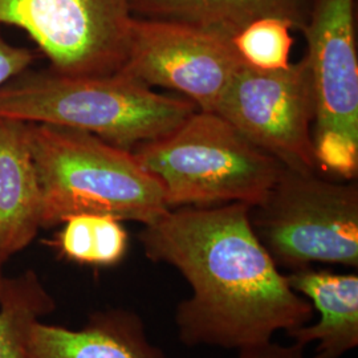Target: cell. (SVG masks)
<instances>
[{
    "label": "cell",
    "instance_id": "cell-17",
    "mask_svg": "<svg viewBox=\"0 0 358 358\" xmlns=\"http://www.w3.org/2000/svg\"><path fill=\"white\" fill-rule=\"evenodd\" d=\"M35 55L23 47H16L0 35V88L13 77L23 73L34 63Z\"/></svg>",
    "mask_w": 358,
    "mask_h": 358
},
{
    "label": "cell",
    "instance_id": "cell-13",
    "mask_svg": "<svg viewBox=\"0 0 358 358\" xmlns=\"http://www.w3.org/2000/svg\"><path fill=\"white\" fill-rule=\"evenodd\" d=\"M316 0H130L138 17L164 19L222 34L232 38L263 17H278L301 31Z\"/></svg>",
    "mask_w": 358,
    "mask_h": 358
},
{
    "label": "cell",
    "instance_id": "cell-11",
    "mask_svg": "<svg viewBox=\"0 0 358 358\" xmlns=\"http://www.w3.org/2000/svg\"><path fill=\"white\" fill-rule=\"evenodd\" d=\"M41 229V192L28 124L0 115V256L6 263Z\"/></svg>",
    "mask_w": 358,
    "mask_h": 358
},
{
    "label": "cell",
    "instance_id": "cell-3",
    "mask_svg": "<svg viewBox=\"0 0 358 358\" xmlns=\"http://www.w3.org/2000/svg\"><path fill=\"white\" fill-rule=\"evenodd\" d=\"M198 110L122 72L106 76L38 75L0 88V115L76 129L127 150L164 137Z\"/></svg>",
    "mask_w": 358,
    "mask_h": 358
},
{
    "label": "cell",
    "instance_id": "cell-15",
    "mask_svg": "<svg viewBox=\"0 0 358 358\" xmlns=\"http://www.w3.org/2000/svg\"><path fill=\"white\" fill-rule=\"evenodd\" d=\"M53 308V299L34 272L4 278L0 292V358H28L29 327Z\"/></svg>",
    "mask_w": 358,
    "mask_h": 358
},
{
    "label": "cell",
    "instance_id": "cell-6",
    "mask_svg": "<svg viewBox=\"0 0 358 358\" xmlns=\"http://www.w3.org/2000/svg\"><path fill=\"white\" fill-rule=\"evenodd\" d=\"M301 32L313 85L317 169L353 180L358 174L356 0H316Z\"/></svg>",
    "mask_w": 358,
    "mask_h": 358
},
{
    "label": "cell",
    "instance_id": "cell-1",
    "mask_svg": "<svg viewBox=\"0 0 358 358\" xmlns=\"http://www.w3.org/2000/svg\"><path fill=\"white\" fill-rule=\"evenodd\" d=\"M250 207L170 208L143 226L145 255L174 267L192 288L174 317L185 345L242 350L313 316L312 304L294 292L257 239Z\"/></svg>",
    "mask_w": 358,
    "mask_h": 358
},
{
    "label": "cell",
    "instance_id": "cell-14",
    "mask_svg": "<svg viewBox=\"0 0 358 358\" xmlns=\"http://www.w3.org/2000/svg\"><path fill=\"white\" fill-rule=\"evenodd\" d=\"M53 245L66 260L94 267H112L122 262L129 234L122 222L109 215L80 214L68 217Z\"/></svg>",
    "mask_w": 358,
    "mask_h": 358
},
{
    "label": "cell",
    "instance_id": "cell-4",
    "mask_svg": "<svg viewBox=\"0 0 358 358\" xmlns=\"http://www.w3.org/2000/svg\"><path fill=\"white\" fill-rule=\"evenodd\" d=\"M131 152L162 183L170 208L259 205L284 170L222 115L201 109Z\"/></svg>",
    "mask_w": 358,
    "mask_h": 358
},
{
    "label": "cell",
    "instance_id": "cell-9",
    "mask_svg": "<svg viewBox=\"0 0 358 358\" xmlns=\"http://www.w3.org/2000/svg\"><path fill=\"white\" fill-rule=\"evenodd\" d=\"M245 64L232 40L203 28L134 16L120 72L148 87L177 90L214 112L231 78Z\"/></svg>",
    "mask_w": 358,
    "mask_h": 358
},
{
    "label": "cell",
    "instance_id": "cell-16",
    "mask_svg": "<svg viewBox=\"0 0 358 358\" xmlns=\"http://www.w3.org/2000/svg\"><path fill=\"white\" fill-rule=\"evenodd\" d=\"M292 26L278 17H263L241 29L232 40L245 64L259 69H282L289 65L294 45Z\"/></svg>",
    "mask_w": 358,
    "mask_h": 358
},
{
    "label": "cell",
    "instance_id": "cell-18",
    "mask_svg": "<svg viewBox=\"0 0 358 358\" xmlns=\"http://www.w3.org/2000/svg\"><path fill=\"white\" fill-rule=\"evenodd\" d=\"M238 358H307L306 346L292 343L282 345L273 341L239 350Z\"/></svg>",
    "mask_w": 358,
    "mask_h": 358
},
{
    "label": "cell",
    "instance_id": "cell-12",
    "mask_svg": "<svg viewBox=\"0 0 358 358\" xmlns=\"http://www.w3.org/2000/svg\"><path fill=\"white\" fill-rule=\"evenodd\" d=\"M294 292L306 297L320 315L287 334L301 346L316 343L313 358H341L358 346V275L313 267L285 275Z\"/></svg>",
    "mask_w": 358,
    "mask_h": 358
},
{
    "label": "cell",
    "instance_id": "cell-5",
    "mask_svg": "<svg viewBox=\"0 0 358 358\" xmlns=\"http://www.w3.org/2000/svg\"><path fill=\"white\" fill-rule=\"evenodd\" d=\"M257 239L279 268L315 263L358 267V186L285 169L250 207Z\"/></svg>",
    "mask_w": 358,
    "mask_h": 358
},
{
    "label": "cell",
    "instance_id": "cell-19",
    "mask_svg": "<svg viewBox=\"0 0 358 358\" xmlns=\"http://www.w3.org/2000/svg\"><path fill=\"white\" fill-rule=\"evenodd\" d=\"M3 260H1V256H0V292H1V288H3V282H4V276H3V271H1V267H3Z\"/></svg>",
    "mask_w": 358,
    "mask_h": 358
},
{
    "label": "cell",
    "instance_id": "cell-8",
    "mask_svg": "<svg viewBox=\"0 0 358 358\" xmlns=\"http://www.w3.org/2000/svg\"><path fill=\"white\" fill-rule=\"evenodd\" d=\"M130 0H0V26L26 31L65 76H106L127 59Z\"/></svg>",
    "mask_w": 358,
    "mask_h": 358
},
{
    "label": "cell",
    "instance_id": "cell-10",
    "mask_svg": "<svg viewBox=\"0 0 358 358\" xmlns=\"http://www.w3.org/2000/svg\"><path fill=\"white\" fill-rule=\"evenodd\" d=\"M28 358H166L149 340L141 317L115 308L92 315L80 329L36 320L27 336Z\"/></svg>",
    "mask_w": 358,
    "mask_h": 358
},
{
    "label": "cell",
    "instance_id": "cell-7",
    "mask_svg": "<svg viewBox=\"0 0 358 358\" xmlns=\"http://www.w3.org/2000/svg\"><path fill=\"white\" fill-rule=\"evenodd\" d=\"M214 112L285 169L319 170L310 131L315 97L307 57L272 71L242 65Z\"/></svg>",
    "mask_w": 358,
    "mask_h": 358
},
{
    "label": "cell",
    "instance_id": "cell-2",
    "mask_svg": "<svg viewBox=\"0 0 358 358\" xmlns=\"http://www.w3.org/2000/svg\"><path fill=\"white\" fill-rule=\"evenodd\" d=\"M41 192V229L80 214L148 226L165 215L162 183L131 150L76 129L28 124Z\"/></svg>",
    "mask_w": 358,
    "mask_h": 358
}]
</instances>
